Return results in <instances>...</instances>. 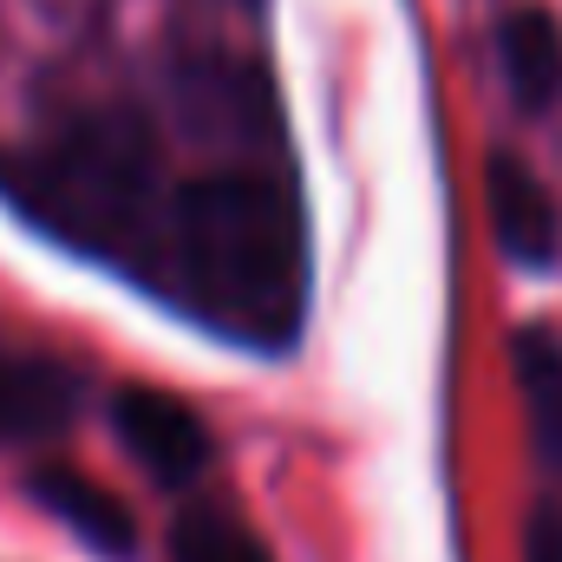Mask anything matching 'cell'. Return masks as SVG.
<instances>
[{
  "instance_id": "obj_1",
  "label": "cell",
  "mask_w": 562,
  "mask_h": 562,
  "mask_svg": "<svg viewBox=\"0 0 562 562\" xmlns=\"http://www.w3.org/2000/svg\"><path fill=\"white\" fill-rule=\"evenodd\" d=\"M164 288L210 327L249 347H288L307 301L301 210L269 177L216 170L170 196L164 223Z\"/></svg>"
},
{
  "instance_id": "obj_2",
  "label": "cell",
  "mask_w": 562,
  "mask_h": 562,
  "mask_svg": "<svg viewBox=\"0 0 562 562\" xmlns=\"http://www.w3.org/2000/svg\"><path fill=\"white\" fill-rule=\"evenodd\" d=\"M20 196L79 249L125 256L150 236L157 196V144L138 119L99 112L46 144L20 177Z\"/></svg>"
},
{
  "instance_id": "obj_3",
  "label": "cell",
  "mask_w": 562,
  "mask_h": 562,
  "mask_svg": "<svg viewBox=\"0 0 562 562\" xmlns=\"http://www.w3.org/2000/svg\"><path fill=\"white\" fill-rule=\"evenodd\" d=\"M112 425H119V445L157 484H196L210 471V431L164 386H119L112 393Z\"/></svg>"
},
{
  "instance_id": "obj_4",
  "label": "cell",
  "mask_w": 562,
  "mask_h": 562,
  "mask_svg": "<svg viewBox=\"0 0 562 562\" xmlns=\"http://www.w3.org/2000/svg\"><path fill=\"white\" fill-rule=\"evenodd\" d=\"M484 196H491L497 249H504L517 269H550L557 249H562V216H557V196L543 190V177H537L517 150H491V164H484Z\"/></svg>"
},
{
  "instance_id": "obj_5",
  "label": "cell",
  "mask_w": 562,
  "mask_h": 562,
  "mask_svg": "<svg viewBox=\"0 0 562 562\" xmlns=\"http://www.w3.org/2000/svg\"><path fill=\"white\" fill-rule=\"evenodd\" d=\"M79 413V380L59 360L0 347V445H40Z\"/></svg>"
},
{
  "instance_id": "obj_6",
  "label": "cell",
  "mask_w": 562,
  "mask_h": 562,
  "mask_svg": "<svg viewBox=\"0 0 562 562\" xmlns=\"http://www.w3.org/2000/svg\"><path fill=\"white\" fill-rule=\"evenodd\" d=\"M497 66L524 112H550L562 99V26L543 7H517L497 26Z\"/></svg>"
},
{
  "instance_id": "obj_7",
  "label": "cell",
  "mask_w": 562,
  "mask_h": 562,
  "mask_svg": "<svg viewBox=\"0 0 562 562\" xmlns=\"http://www.w3.org/2000/svg\"><path fill=\"white\" fill-rule=\"evenodd\" d=\"M33 497L46 504V517H59L86 550H105V557H132V517L112 491H99L92 477L79 471H33Z\"/></svg>"
},
{
  "instance_id": "obj_8",
  "label": "cell",
  "mask_w": 562,
  "mask_h": 562,
  "mask_svg": "<svg viewBox=\"0 0 562 562\" xmlns=\"http://www.w3.org/2000/svg\"><path fill=\"white\" fill-rule=\"evenodd\" d=\"M517 380H524V406H530V438H537L543 464L562 477V340L550 327L517 334Z\"/></svg>"
},
{
  "instance_id": "obj_9",
  "label": "cell",
  "mask_w": 562,
  "mask_h": 562,
  "mask_svg": "<svg viewBox=\"0 0 562 562\" xmlns=\"http://www.w3.org/2000/svg\"><path fill=\"white\" fill-rule=\"evenodd\" d=\"M170 562H269L256 530H243L229 510H183L170 524Z\"/></svg>"
},
{
  "instance_id": "obj_10",
  "label": "cell",
  "mask_w": 562,
  "mask_h": 562,
  "mask_svg": "<svg viewBox=\"0 0 562 562\" xmlns=\"http://www.w3.org/2000/svg\"><path fill=\"white\" fill-rule=\"evenodd\" d=\"M524 562H562V504H537L530 537H524Z\"/></svg>"
}]
</instances>
